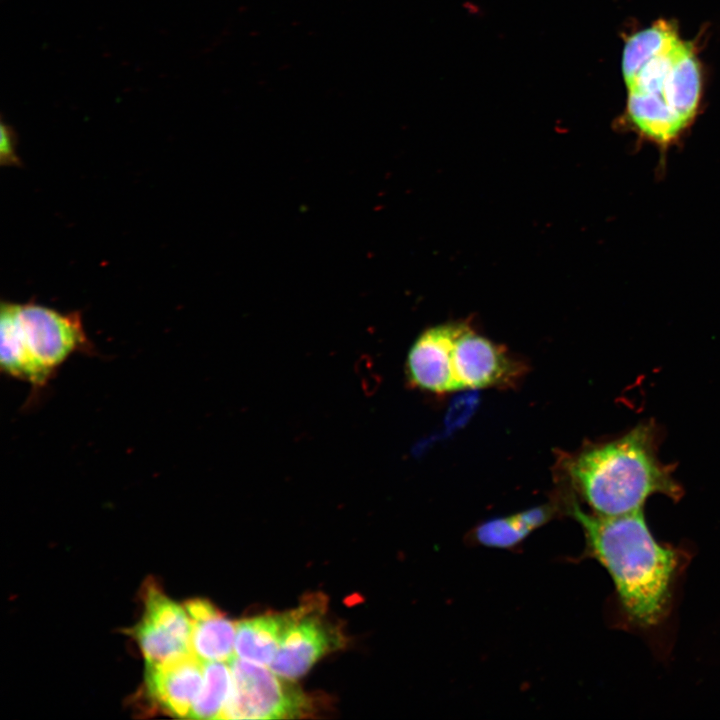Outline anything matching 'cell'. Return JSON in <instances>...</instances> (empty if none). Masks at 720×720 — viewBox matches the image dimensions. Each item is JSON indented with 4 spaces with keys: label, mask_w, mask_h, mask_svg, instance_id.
I'll use <instances>...</instances> for the list:
<instances>
[{
    "label": "cell",
    "mask_w": 720,
    "mask_h": 720,
    "mask_svg": "<svg viewBox=\"0 0 720 720\" xmlns=\"http://www.w3.org/2000/svg\"><path fill=\"white\" fill-rule=\"evenodd\" d=\"M622 73L629 126L664 150L677 143L701 99V69L691 44L672 24L658 21L626 40Z\"/></svg>",
    "instance_id": "1"
},
{
    "label": "cell",
    "mask_w": 720,
    "mask_h": 720,
    "mask_svg": "<svg viewBox=\"0 0 720 720\" xmlns=\"http://www.w3.org/2000/svg\"><path fill=\"white\" fill-rule=\"evenodd\" d=\"M570 512L584 530L589 552L610 574L630 619L643 626L657 623L678 557L655 540L643 509L605 516L585 512L574 502Z\"/></svg>",
    "instance_id": "2"
},
{
    "label": "cell",
    "mask_w": 720,
    "mask_h": 720,
    "mask_svg": "<svg viewBox=\"0 0 720 720\" xmlns=\"http://www.w3.org/2000/svg\"><path fill=\"white\" fill-rule=\"evenodd\" d=\"M659 435L654 422H642L569 460V477L594 513H632L643 509L646 500L656 494L675 501L681 498L682 488L673 477L672 466L658 457Z\"/></svg>",
    "instance_id": "3"
},
{
    "label": "cell",
    "mask_w": 720,
    "mask_h": 720,
    "mask_svg": "<svg viewBox=\"0 0 720 720\" xmlns=\"http://www.w3.org/2000/svg\"><path fill=\"white\" fill-rule=\"evenodd\" d=\"M79 312L61 313L36 303L2 302L0 364L8 376L45 386L75 352H90Z\"/></svg>",
    "instance_id": "4"
},
{
    "label": "cell",
    "mask_w": 720,
    "mask_h": 720,
    "mask_svg": "<svg viewBox=\"0 0 720 720\" xmlns=\"http://www.w3.org/2000/svg\"><path fill=\"white\" fill-rule=\"evenodd\" d=\"M229 665L232 687L221 719L295 718L308 711L304 693L271 669L235 656Z\"/></svg>",
    "instance_id": "5"
},
{
    "label": "cell",
    "mask_w": 720,
    "mask_h": 720,
    "mask_svg": "<svg viewBox=\"0 0 720 720\" xmlns=\"http://www.w3.org/2000/svg\"><path fill=\"white\" fill-rule=\"evenodd\" d=\"M133 634L145 664H161L191 654V621L185 607L149 586L141 620Z\"/></svg>",
    "instance_id": "6"
},
{
    "label": "cell",
    "mask_w": 720,
    "mask_h": 720,
    "mask_svg": "<svg viewBox=\"0 0 720 720\" xmlns=\"http://www.w3.org/2000/svg\"><path fill=\"white\" fill-rule=\"evenodd\" d=\"M317 608V607H316ZM303 605L287 613V623L270 669L284 679L301 677L326 653L338 647L339 632L320 613Z\"/></svg>",
    "instance_id": "7"
},
{
    "label": "cell",
    "mask_w": 720,
    "mask_h": 720,
    "mask_svg": "<svg viewBox=\"0 0 720 720\" xmlns=\"http://www.w3.org/2000/svg\"><path fill=\"white\" fill-rule=\"evenodd\" d=\"M453 370L458 388L463 390L512 386L526 366L503 345L462 323L453 348Z\"/></svg>",
    "instance_id": "8"
},
{
    "label": "cell",
    "mask_w": 720,
    "mask_h": 720,
    "mask_svg": "<svg viewBox=\"0 0 720 720\" xmlns=\"http://www.w3.org/2000/svg\"><path fill=\"white\" fill-rule=\"evenodd\" d=\"M462 323L425 330L411 346L406 361L409 384L437 394L458 391L453 370V348Z\"/></svg>",
    "instance_id": "9"
},
{
    "label": "cell",
    "mask_w": 720,
    "mask_h": 720,
    "mask_svg": "<svg viewBox=\"0 0 720 720\" xmlns=\"http://www.w3.org/2000/svg\"><path fill=\"white\" fill-rule=\"evenodd\" d=\"M204 664L192 653L161 664H146L147 695L164 712L189 717L203 684Z\"/></svg>",
    "instance_id": "10"
},
{
    "label": "cell",
    "mask_w": 720,
    "mask_h": 720,
    "mask_svg": "<svg viewBox=\"0 0 720 720\" xmlns=\"http://www.w3.org/2000/svg\"><path fill=\"white\" fill-rule=\"evenodd\" d=\"M185 608L191 621L192 654L203 662H229L234 656L236 624L206 600L189 601Z\"/></svg>",
    "instance_id": "11"
},
{
    "label": "cell",
    "mask_w": 720,
    "mask_h": 720,
    "mask_svg": "<svg viewBox=\"0 0 720 720\" xmlns=\"http://www.w3.org/2000/svg\"><path fill=\"white\" fill-rule=\"evenodd\" d=\"M286 623L287 614L264 615L238 622L234 644L237 657L258 665H270L278 652Z\"/></svg>",
    "instance_id": "12"
},
{
    "label": "cell",
    "mask_w": 720,
    "mask_h": 720,
    "mask_svg": "<svg viewBox=\"0 0 720 720\" xmlns=\"http://www.w3.org/2000/svg\"><path fill=\"white\" fill-rule=\"evenodd\" d=\"M552 512L550 506L542 505L513 515L490 519L476 528L475 538L488 547L511 548L548 521Z\"/></svg>",
    "instance_id": "13"
},
{
    "label": "cell",
    "mask_w": 720,
    "mask_h": 720,
    "mask_svg": "<svg viewBox=\"0 0 720 720\" xmlns=\"http://www.w3.org/2000/svg\"><path fill=\"white\" fill-rule=\"evenodd\" d=\"M232 687V671L225 661L204 664L202 687L190 711L189 718L221 719Z\"/></svg>",
    "instance_id": "14"
},
{
    "label": "cell",
    "mask_w": 720,
    "mask_h": 720,
    "mask_svg": "<svg viewBox=\"0 0 720 720\" xmlns=\"http://www.w3.org/2000/svg\"><path fill=\"white\" fill-rule=\"evenodd\" d=\"M1 162L6 164H12L17 162V157L14 152V141L11 131L8 127L2 124L1 126Z\"/></svg>",
    "instance_id": "15"
}]
</instances>
